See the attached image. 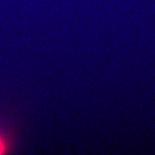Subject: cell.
Masks as SVG:
<instances>
[{"label":"cell","instance_id":"6da1fadb","mask_svg":"<svg viewBox=\"0 0 155 155\" xmlns=\"http://www.w3.org/2000/svg\"><path fill=\"white\" fill-rule=\"evenodd\" d=\"M6 150V145L2 139L0 138V154H4Z\"/></svg>","mask_w":155,"mask_h":155}]
</instances>
